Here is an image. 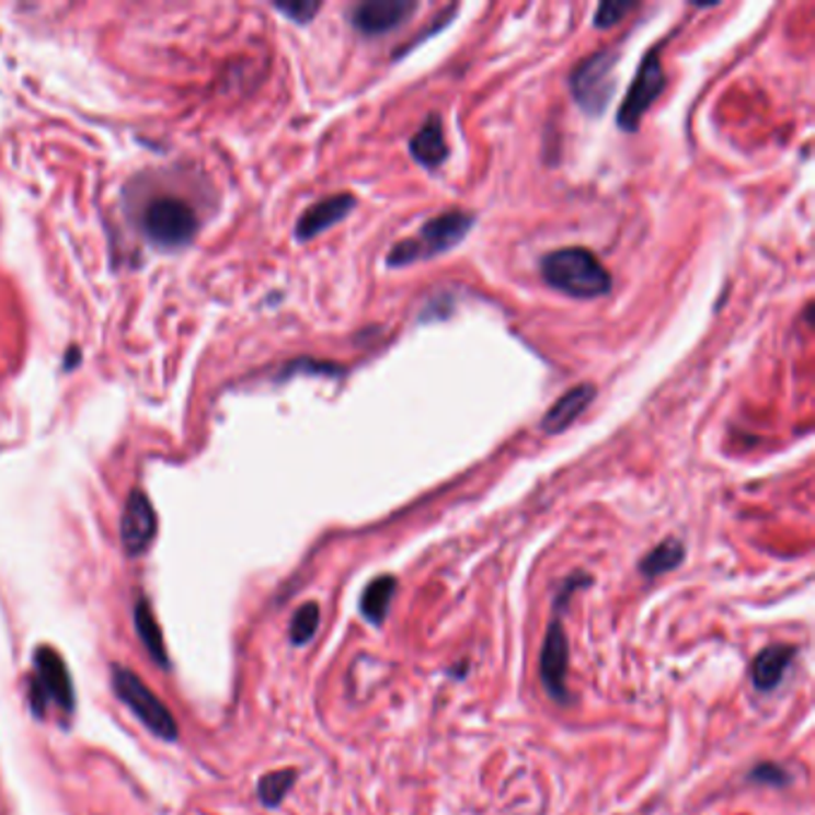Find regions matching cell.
Returning <instances> with one entry per match:
<instances>
[{"label": "cell", "instance_id": "obj_1", "mask_svg": "<svg viewBox=\"0 0 815 815\" xmlns=\"http://www.w3.org/2000/svg\"><path fill=\"white\" fill-rule=\"evenodd\" d=\"M541 275L548 287L574 299H596L610 292L612 275L594 252L567 246L541 259Z\"/></svg>", "mask_w": 815, "mask_h": 815}, {"label": "cell", "instance_id": "obj_2", "mask_svg": "<svg viewBox=\"0 0 815 815\" xmlns=\"http://www.w3.org/2000/svg\"><path fill=\"white\" fill-rule=\"evenodd\" d=\"M590 578L586 574H574L567 582L562 584L560 594L555 598V612H552V620L548 624L546 639H543V648H541V663H538V673H541V681L546 691L550 693L552 701L564 703L570 699L567 691V669H570V643L567 634H564V627L560 620V612L564 610V602H570L572 594L576 588L588 586Z\"/></svg>", "mask_w": 815, "mask_h": 815}, {"label": "cell", "instance_id": "obj_3", "mask_svg": "<svg viewBox=\"0 0 815 815\" xmlns=\"http://www.w3.org/2000/svg\"><path fill=\"white\" fill-rule=\"evenodd\" d=\"M471 226L473 216L464 214V210H447V214L431 218L428 222H424V228L418 230L416 240L412 237V240H402L390 249L388 266L402 268L410 266V263L450 252L452 246H457L469 234Z\"/></svg>", "mask_w": 815, "mask_h": 815}, {"label": "cell", "instance_id": "obj_4", "mask_svg": "<svg viewBox=\"0 0 815 815\" xmlns=\"http://www.w3.org/2000/svg\"><path fill=\"white\" fill-rule=\"evenodd\" d=\"M30 699L36 715H44L50 705H56L62 715L74 713V687L62 655L50 646L36 648L34 653V681Z\"/></svg>", "mask_w": 815, "mask_h": 815}, {"label": "cell", "instance_id": "obj_5", "mask_svg": "<svg viewBox=\"0 0 815 815\" xmlns=\"http://www.w3.org/2000/svg\"><path fill=\"white\" fill-rule=\"evenodd\" d=\"M113 687L120 701L135 713L144 725L165 742L177 739V722L168 705L127 667H113Z\"/></svg>", "mask_w": 815, "mask_h": 815}, {"label": "cell", "instance_id": "obj_6", "mask_svg": "<svg viewBox=\"0 0 815 815\" xmlns=\"http://www.w3.org/2000/svg\"><path fill=\"white\" fill-rule=\"evenodd\" d=\"M615 50H598L574 68L570 87L578 108L588 115H600L615 91Z\"/></svg>", "mask_w": 815, "mask_h": 815}, {"label": "cell", "instance_id": "obj_7", "mask_svg": "<svg viewBox=\"0 0 815 815\" xmlns=\"http://www.w3.org/2000/svg\"><path fill=\"white\" fill-rule=\"evenodd\" d=\"M141 226L151 242L161 246H182L194 237L196 216L192 206L177 196H158L144 210Z\"/></svg>", "mask_w": 815, "mask_h": 815}, {"label": "cell", "instance_id": "obj_8", "mask_svg": "<svg viewBox=\"0 0 815 815\" xmlns=\"http://www.w3.org/2000/svg\"><path fill=\"white\" fill-rule=\"evenodd\" d=\"M663 89H665L663 62L657 58V50H651L639 65L634 82H631L627 91V99L622 101L620 111H617V125L624 131H636L643 115L651 111V105L663 94Z\"/></svg>", "mask_w": 815, "mask_h": 815}, {"label": "cell", "instance_id": "obj_9", "mask_svg": "<svg viewBox=\"0 0 815 815\" xmlns=\"http://www.w3.org/2000/svg\"><path fill=\"white\" fill-rule=\"evenodd\" d=\"M412 0H366L349 10V22L354 30L366 36H378L398 30L416 12Z\"/></svg>", "mask_w": 815, "mask_h": 815}, {"label": "cell", "instance_id": "obj_10", "mask_svg": "<svg viewBox=\"0 0 815 815\" xmlns=\"http://www.w3.org/2000/svg\"><path fill=\"white\" fill-rule=\"evenodd\" d=\"M156 536V512L147 493L131 491L120 519V541L127 555H141Z\"/></svg>", "mask_w": 815, "mask_h": 815}, {"label": "cell", "instance_id": "obj_11", "mask_svg": "<svg viewBox=\"0 0 815 815\" xmlns=\"http://www.w3.org/2000/svg\"><path fill=\"white\" fill-rule=\"evenodd\" d=\"M354 204H357V199H354L352 194H335L319 204H313L311 208L305 210V216L297 220V240L301 242L313 240L315 234L337 226L340 220H345L352 214Z\"/></svg>", "mask_w": 815, "mask_h": 815}, {"label": "cell", "instance_id": "obj_12", "mask_svg": "<svg viewBox=\"0 0 815 815\" xmlns=\"http://www.w3.org/2000/svg\"><path fill=\"white\" fill-rule=\"evenodd\" d=\"M594 398H596V388L590 383H582V386H576L564 394H560L558 402L552 404L550 410L543 414L541 428L546 433H550V436L567 431L574 424V421L588 410V404L594 402Z\"/></svg>", "mask_w": 815, "mask_h": 815}, {"label": "cell", "instance_id": "obj_13", "mask_svg": "<svg viewBox=\"0 0 815 815\" xmlns=\"http://www.w3.org/2000/svg\"><path fill=\"white\" fill-rule=\"evenodd\" d=\"M794 646L787 643H774V646L762 648L751 663V679L758 691H772L778 689V684L784 679L787 669L792 667L794 661Z\"/></svg>", "mask_w": 815, "mask_h": 815}, {"label": "cell", "instance_id": "obj_14", "mask_svg": "<svg viewBox=\"0 0 815 815\" xmlns=\"http://www.w3.org/2000/svg\"><path fill=\"white\" fill-rule=\"evenodd\" d=\"M410 151L424 168H438L447 161L450 149H447V141H445V135H443V123H440L438 115H428V120L424 123V127H421L416 135L412 137Z\"/></svg>", "mask_w": 815, "mask_h": 815}, {"label": "cell", "instance_id": "obj_15", "mask_svg": "<svg viewBox=\"0 0 815 815\" xmlns=\"http://www.w3.org/2000/svg\"><path fill=\"white\" fill-rule=\"evenodd\" d=\"M394 590H398V578L390 574H383V576L374 578V582H368V586L361 594V615L368 622L376 627L383 624Z\"/></svg>", "mask_w": 815, "mask_h": 815}, {"label": "cell", "instance_id": "obj_16", "mask_svg": "<svg viewBox=\"0 0 815 815\" xmlns=\"http://www.w3.org/2000/svg\"><path fill=\"white\" fill-rule=\"evenodd\" d=\"M135 627H137V634H139L141 643L147 646V651L151 653L153 661L165 667L168 665V653H165L163 634H161V627H158L156 615H153L147 598H139L137 605H135Z\"/></svg>", "mask_w": 815, "mask_h": 815}, {"label": "cell", "instance_id": "obj_17", "mask_svg": "<svg viewBox=\"0 0 815 815\" xmlns=\"http://www.w3.org/2000/svg\"><path fill=\"white\" fill-rule=\"evenodd\" d=\"M684 555H687V550H684L681 541H677V538H665L663 543H657L648 555L639 562V572L646 578L663 576L677 570L684 562Z\"/></svg>", "mask_w": 815, "mask_h": 815}, {"label": "cell", "instance_id": "obj_18", "mask_svg": "<svg viewBox=\"0 0 815 815\" xmlns=\"http://www.w3.org/2000/svg\"><path fill=\"white\" fill-rule=\"evenodd\" d=\"M295 780H297L295 770H278V772L263 774V778L259 780V787H256L261 804L271 806V808L280 806L289 789H292Z\"/></svg>", "mask_w": 815, "mask_h": 815}, {"label": "cell", "instance_id": "obj_19", "mask_svg": "<svg viewBox=\"0 0 815 815\" xmlns=\"http://www.w3.org/2000/svg\"><path fill=\"white\" fill-rule=\"evenodd\" d=\"M321 622V608L315 602H305L301 608L295 612L292 624H289V641L295 646H305L313 639L315 631H319Z\"/></svg>", "mask_w": 815, "mask_h": 815}, {"label": "cell", "instance_id": "obj_20", "mask_svg": "<svg viewBox=\"0 0 815 815\" xmlns=\"http://www.w3.org/2000/svg\"><path fill=\"white\" fill-rule=\"evenodd\" d=\"M634 8H636V3H615V0H610V3H602L596 10L594 24L598 26V30H608V26L624 20Z\"/></svg>", "mask_w": 815, "mask_h": 815}, {"label": "cell", "instance_id": "obj_21", "mask_svg": "<svg viewBox=\"0 0 815 815\" xmlns=\"http://www.w3.org/2000/svg\"><path fill=\"white\" fill-rule=\"evenodd\" d=\"M748 780L760 782V784H772V787H784L789 782V774L774 766V762H760L751 772H748Z\"/></svg>", "mask_w": 815, "mask_h": 815}, {"label": "cell", "instance_id": "obj_22", "mask_svg": "<svg viewBox=\"0 0 815 815\" xmlns=\"http://www.w3.org/2000/svg\"><path fill=\"white\" fill-rule=\"evenodd\" d=\"M278 10L283 12V15H287L289 20L307 24V22L313 20L315 12L321 10V3H289V5H278Z\"/></svg>", "mask_w": 815, "mask_h": 815}]
</instances>
